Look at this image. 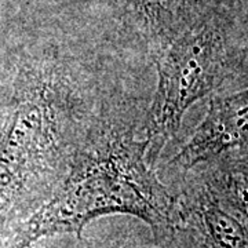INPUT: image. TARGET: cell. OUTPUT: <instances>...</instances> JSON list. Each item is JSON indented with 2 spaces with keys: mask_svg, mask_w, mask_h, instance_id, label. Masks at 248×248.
Returning <instances> with one entry per match:
<instances>
[{
  "mask_svg": "<svg viewBox=\"0 0 248 248\" xmlns=\"http://www.w3.org/2000/svg\"><path fill=\"white\" fill-rule=\"evenodd\" d=\"M115 214L145 222L159 246L172 231L177 196L155 174L146 140L107 124L90 130L66 177L3 248H32L57 234L80 239L90 222Z\"/></svg>",
  "mask_w": 248,
  "mask_h": 248,
  "instance_id": "1",
  "label": "cell"
},
{
  "mask_svg": "<svg viewBox=\"0 0 248 248\" xmlns=\"http://www.w3.org/2000/svg\"><path fill=\"white\" fill-rule=\"evenodd\" d=\"M61 71L22 62L0 125V248L60 186L86 135L80 102Z\"/></svg>",
  "mask_w": 248,
  "mask_h": 248,
  "instance_id": "2",
  "label": "cell"
},
{
  "mask_svg": "<svg viewBox=\"0 0 248 248\" xmlns=\"http://www.w3.org/2000/svg\"><path fill=\"white\" fill-rule=\"evenodd\" d=\"M223 54L221 35L211 25L186 32L160 54L157 87L145 122L149 160L178 133L186 110L221 81Z\"/></svg>",
  "mask_w": 248,
  "mask_h": 248,
  "instance_id": "3",
  "label": "cell"
},
{
  "mask_svg": "<svg viewBox=\"0 0 248 248\" xmlns=\"http://www.w3.org/2000/svg\"><path fill=\"white\" fill-rule=\"evenodd\" d=\"M157 247L248 248V225L210 187H193L177 196L172 231Z\"/></svg>",
  "mask_w": 248,
  "mask_h": 248,
  "instance_id": "4",
  "label": "cell"
},
{
  "mask_svg": "<svg viewBox=\"0 0 248 248\" xmlns=\"http://www.w3.org/2000/svg\"><path fill=\"white\" fill-rule=\"evenodd\" d=\"M248 151V89L215 98L202 124L170 164L189 170L196 164Z\"/></svg>",
  "mask_w": 248,
  "mask_h": 248,
  "instance_id": "5",
  "label": "cell"
},
{
  "mask_svg": "<svg viewBox=\"0 0 248 248\" xmlns=\"http://www.w3.org/2000/svg\"><path fill=\"white\" fill-rule=\"evenodd\" d=\"M215 182L217 186L210 187L214 195L248 225V156L228 163Z\"/></svg>",
  "mask_w": 248,
  "mask_h": 248,
  "instance_id": "6",
  "label": "cell"
},
{
  "mask_svg": "<svg viewBox=\"0 0 248 248\" xmlns=\"http://www.w3.org/2000/svg\"><path fill=\"white\" fill-rule=\"evenodd\" d=\"M137 9L141 11L145 18V22L153 29H157L164 25L166 19L171 11L172 0H134Z\"/></svg>",
  "mask_w": 248,
  "mask_h": 248,
  "instance_id": "7",
  "label": "cell"
},
{
  "mask_svg": "<svg viewBox=\"0 0 248 248\" xmlns=\"http://www.w3.org/2000/svg\"><path fill=\"white\" fill-rule=\"evenodd\" d=\"M6 112H7V101L6 102H1L0 101V125L3 123V119L6 116Z\"/></svg>",
  "mask_w": 248,
  "mask_h": 248,
  "instance_id": "8",
  "label": "cell"
},
{
  "mask_svg": "<svg viewBox=\"0 0 248 248\" xmlns=\"http://www.w3.org/2000/svg\"><path fill=\"white\" fill-rule=\"evenodd\" d=\"M78 248H87V247H84L83 244H80V246H79V247H78Z\"/></svg>",
  "mask_w": 248,
  "mask_h": 248,
  "instance_id": "9",
  "label": "cell"
}]
</instances>
